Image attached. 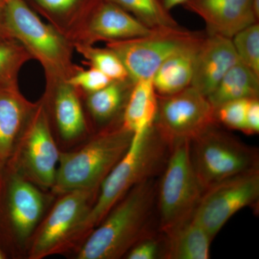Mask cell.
<instances>
[{
  "label": "cell",
  "mask_w": 259,
  "mask_h": 259,
  "mask_svg": "<svg viewBox=\"0 0 259 259\" xmlns=\"http://www.w3.org/2000/svg\"><path fill=\"white\" fill-rule=\"evenodd\" d=\"M169 149L153 125L144 134L134 135L125 156L102 182L95 202L74 228L65 248L88 237L133 187L155 176L166 161Z\"/></svg>",
  "instance_id": "6da1fadb"
},
{
  "label": "cell",
  "mask_w": 259,
  "mask_h": 259,
  "mask_svg": "<svg viewBox=\"0 0 259 259\" xmlns=\"http://www.w3.org/2000/svg\"><path fill=\"white\" fill-rule=\"evenodd\" d=\"M154 178L143 181L124 196L88 235L79 259H117L127 254L149 231L157 199Z\"/></svg>",
  "instance_id": "7a4b0ae2"
},
{
  "label": "cell",
  "mask_w": 259,
  "mask_h": 259,
  "mask_svg": "<svg viewBox=\"0 0 259 259\" xmlns=\"http://www.w3.org/2000/svg\"><path fill=\"white\" fill-rule=\"evenodd\" d=\"M3 1L8 34L40 63L45 73L46 90L67 82L83 69L74 62L73 42L42 21L24 0Z\"/></svg>",
  "instance_id": "3957f363"
},
{
  "label": "cell",
  "mask_w": 259,
  "mask_h": 259,
  "mask_svg": "<svg viewBox=\"0 0 259 259\" xmlns=\"http://www.w3.org/2000/svg\"><path fill=\"white\" fill-rule=\"evenodd\" d=\"M132 132L124 127L122 116L112 121L83 148L60 153L53 190L64 194L82 189H100L131 146Z\"/></svg>",
  "instance_id": "277c9868"
},
{
  "label": "cell",
  "mask_w": 259,
  "mask_h": 259,
  "mask_svg": "<svg viewBox=\"0 0 259 259\" xmlns=\"http://www.w3.org/2000/svg\"><path fill=\"white\" fill-rule=\"evenodd\" d=\"M190 143L180 141L170 147L158 186L156 201L163 233L191 219L204 192L191 160Z\"/></svg>",
  "instance_id": "5b68a950"
},
{
  "label": "cell",
  "mask_w": 259,
  "mask_h": 259,
  "mask_svg": "<svg viewBox=\"0 0 259 259\" xmlns=\"http://www.w3.org/2000/svg\"><path fill=\"white\" fill-rule=\"evenodd\" d=\"M192 165L204 192L219 182L258 168V152L212 125L190 143Z\"/></svg>",
  "instance_id": "8992f818"
},
{
  "label": "cell",
  "mask_w": 259,
  "mask_h": 259,
  "mask_svg": "<svg viewBox=\"0 0 259 259\" xmlns=\"http://www.w3.org/2000/svg\"><path fill=\"white\" fill-rule=\"evenodd\" d=\"M205 35L179 27L159 29L146 36L106 42L118 56L134 82L150 79L167 59Z\"/></svg>",
  "instance_id": "52a82bcc"
},
{
  "label": "cell",
  "mask_w": 259,
  "mask_h": 259,
  "mask_svg": "<svg viewBox=\"0 0 259 259\" xmlns=\"http://www.w3.org/2000/svg\"><path fill=\"white\" fill-rule=\"evenodd\" d=\"M158 99L153 127L169 147L178 141H192L217 124L215 109L192 86Z\"/></svg>",
  "instance_id": "ba28073f"
},
{
  "label": "cell",
  "mask_w": 259,
  "mask_h": 259,
  "mask_svg": "<svg viewBox=\"0 0 259 259\" xmlns=\"http://www.w3.org/2000/svg\"><path fill=\"white\" fill-rule=\"evenodd\" d=\"M15 153L19 170L27 180L42 188H52L60 152L53 137L49 110L42 97L29 118Z\"/></svg>",
  "instance_id": "9c48e42d"
},
{
  "label": "cell",
  "mask_w": 259,
  "mask_h": 259,
  "mask_svg": "<svg viewBox=\"0 0 259 259\" xmlns=\"http://www.w3.org/2000/svg\"><path fill=\"white\" fill-rule=\"evenodd\" d=\"M258 197L259 170L255 168L205 190L192 219L213 239L234 214L256 203Z\"/></svg>",
  "instance_id": "30bf717a"
},
{
  "label": "cell",
  "mask_w": 259,
  "mask_h": 259,
  "mask_svg": "<svg viewBox=\"0 0 259 259\" xmlns=\"http://www.w3.org/2000/svg\"><path fill=\"white\" fill-rule=\"evenodd\" d=\"M99 190L82 189L64 194L37 233L30 258L39 259L64 250L70 236L96 199Z\"/></svg>",
  "instance_id": "8fae6325"
},
{
  "label": "cell",
  "mask_w": 259,
  "mask_h": 259,
  "mask_svg": "<svg viewBox=\"0 0 259 259\" xmlns=\"http://www.w3.org/2000/svg\"><path fill=\"white\" fill-rule=\"evenodd\" d=\"M156 30L148 28L118 5L104 0L73 40L94 45L146 36Z\"/></svg>",
  "instance_id": "7c38bea8"
},
{
  "label": "cell",
  "mask_w": 259,
  "mask_h": 259,
  "mask_svg": "<svg viewBox=\"0 0 259 259\" xmlns=\"http://www.w3.org/2000/svg\"><path fill=\"white\" fill-rule=\"evenodd\" d=\"M184 6L204 20L208 35L232 39L258 22L253 0H188Z\"/></svg>",
  "instance_id": "4fadbf2b"
},
{
  "label": "cell",
  "mask_w": 259,
  "mask_h": 259,
  "mask_svg": "<svg viewBox=\"0 0 259 259\" xmlns=\"http://www.w3.org/2000/svg\"><path fill=\"white\" fill-rule=\"evenodd\" d=\"M238 61L232 39L206 33L196 55L191 86L208 97Z\"/></svg>",
  "instance_id": "5bb4252c"
},
{
  "label": "cell",
  "mask_w": 259,
  "mask_h": 259,
  "mask_svg": "<svg viewBox=\"0 0 259 259\" xmlns=\"http://www.w3.org/2000/svg\"><path fill=\"white\" fill-rule=\"evenodd\" d=\"M37 105L28 100L19 85H0V172L13 157L19 139Z\"/></svg>",
  "instance_id": "9a60e30c"
},
{
  "label": "cell",
  "mask_w": 259,
  "mask_h": 259,
  "mask_svg": "<svg viewBox=\"0 0 259 259\" xmlns=\"http://www.w3.org/2000/svg\"><path fill=\"white\" fill-rule=\"evenodd\" d=\"M39 16L73 42L104 0H24Z\"/></svg>",
  "instance_id": "2e32d148"
},
{
  "label": "cell",
  "mask_w": 259,
  "mask_h": 259,
  "mask_svg": "<svg viewBox=\"0 0 259 259\" xmlns=\"http://www.w3.org/2000/svg\"><path fill=\"white\" fill-rule=\"evenodd\" d=\"M44 199L40 192L20 175H15L10 184V218L16 234L25 240L32 234L44 211Z\"/></svg>",
  "instance_id": "e0dca14e"
},
{
  "label": "cell",
  "mask_w": 259,
  "mask_h": 259,
  "mask_svg": "<svg viewBox=\"0 0 259 259\" xmlns=\"http://www.w3.org/2000/svg\"><path fill=\"white\" fill-rule=\"evenodd\" d=\"M44 100L52 104L54 117L61 137L76 139L87 130V121L81 106L80 93L67 82L46 90Z\"/></svg>",
  "instance_id": "ac0fdd59"
},
{
  "label": "cell",
  "mask_w": 259,
  "mask_h": 259,
  "mask_svg": "<svg viewBox=\"0 0 259 259\" xmlns=\"http://www.w3.org/2000/svg\"><path fill=\"white\" fill-rule=\"evenodd\" d=\"M166 259H208L212 238L192 218L164 233Z\"/></svg>",
  "instance_id": "d6986e66"
},
{
  "label": "cell",
  "mask_w": 259,
  "mask_h": 259,
  "mask_svg": "<svg viewBox=\"0 0 259 259\" xmlns=\"http://www.w3.org/2000/svg\"><path fill=\"white\" fill-rule=\"evenodd\" d=\"M204 36L177 51L159 66L152 77L158 96L174 95L191 86L196 55Z\"/></svg>",
  "instance_id": "ffe728a7"
},
{
  "label": "cell",
  "mask_w": 259,
  "mask_h": 259,
  "mask_svg": "<svg viewBox=\"0 0 259 259\" xmlns=\"http://www.w3.org/2000/svg\"><path fill=\"white\" fill-rule=\"evenodd\" d=\"M158 102L152 78L136 81L122 112V125L134 135L144 134L154 123Z\"/></svg>",
  "instance_id": "44dd1931"
},
{
  "label": "cell",
  "mask_w": 259,
  "mask_h": 259,
  "mask_svg": "<svg viewBox=\"0 0 259 259\" xmlns=\"http://www.w3.org/2000/svg\"><path fill=\"white\" fill-rule=\"evenodd\" d=\"M258 95L259 76L239 60L228 70L207 99L215 109L228 102L258 98Z\"/></svg>",
  "instance_id": "7402d4cb"
},
{
  "label": "cell",
  "mask_w": 259,
  "mask_h": 259,
  "mask_svg": "<svg viewBox=\"0 0 259 259\" xmlns=\"http://www.w3.org/2000/svg\"><path fill=\"white\" fill-rule=\"evenodd\" d=\"M134 83L131 79L112 81L102 90L88 94L87 105L94 118L100 122L115 120L123 112Z\"/></svg>",
  "instance_id": "603a6c76"
},
{
  "label": "cell",
  "mask_w": 259,
  "mask_h": 259,
  "mask_svg": "<svg viewBox=\"0 0 259 259\" xmlns=\"http://www.w3.org/2000/svg\"><path fill=\"white\" fill-rule=\"evenodd\" d=\"M153 30L180 27L161 0H108Z\"/></svg>",
  "instance_id": "cb8c5ba5"
},
{
  "label": "cell",
  "mask_w": 259,
  "mask_h": 259,
  "mask_svg": "<svg viewBox=\"0 0 259 259\" xmlns=\"http://www.w3.org/2000/svg\"><path fill=\"white\" fill-rule=\"evenodd\" d=\"M73 44L74 51L86 59L90 66L98 69L112 81L131 79L122 61L111 49L107 47L100 49L81 42Z\"/></svg>",
  "instance_id": "d4e9b609"
},
{
  "label": "cell",
  "mask_w": 259,
  "mask_h": 259,
  "mask_svg": "<svg viewBox=\"0 0 259 259\" xmlns=\"http://www.w3.org/2000/svg\"><path fill=\"white\" fill-rule=\"evenodd\" d=\"M32 59L28 51L15 39L0 40V85L18 84L20 70Z\"/></svg>",
  "instance_id": "484cf974"
},
{
  "label": "cell",
  "mask_w": 259,
  "mask_h": 259,
  "mask_svg": "<svg viewBox=\"0 0 259 259\" xmlns=\"http://www.w3.org/2000/svg\"><path fill=\"white\" fill-rule=\"evenodd\" d=\"M239 60L259 76V25L252 24L232 38Z\"/></svg>",
  "instance_id": "4316f807"
},
{
  "label": "cell",
  "mask_w": 259,
  "mask_h": 259,
  "mask_svg": "<svg viewBox=\"0 0 259 259\" xmlns=\"http://www.w3.org/2000/svg\"><path fill=\"white\" fill-rule=\"evenodd\" d=\"M249 100L250 99L233 100L216 107L217 122H221L228 128L244 133Z\"/></svg>",
  "instance_id": "83f0119b"
},
{
  "label": "cell",
  "mask_w": 259,
  "mask_h": 259,
  "mask_svg": "<svg viewBox=\"0 0 259 259\" xmlns=\"http://www.w3.org/2000/svg\"><path fill=\"white\" fill-rule=\"evenodd\" d=\"M112 81V79L101 71L90 66V69L80 70L68 80L67 83L74 87L80 93L88 95L102 90Z\"/></svg>",
  "instance_id": "f1b7e54d"
},
{
  "label": "cell",
  "mask_w": 259,
  "mask_h": 259,
  "mask_svg": "<svg viewBox=\"0 0 259 259\" xmlns=\"http://www.w3.org/2000/svg\"><path fill=\"white\" fill-rule=\"evenodd\" d=\"M164 253V238L161 240L152 233L141 238L127 252L128 259H156L161 258Z\"/></svg>",
  "instance_id": "f546056e"
},
{
  "label": "cell",
  "mask_w": 259,
  "mask_h": 259,
  "mask_svg": "<svg viewBox=\"0 0 259 259\" xmlns=\"http://www.w3.org/2000/svg\"><path fill=\"white\" fill-rule=\"evenodd\" d=\"M259 132V100L258 98L250 99L246 114V122L244 134H258Z\"/></svg>",
  "instance_id": "4dcf8cb0"
},
{
  "label": "cell",
  "mask_w": 259,
  "mask_h": 259,
  "mask_svg": "<svg viewBox=\"0 0 259 259\" xmlns=\"http://www.w3.org/2000/svg\"><path fill=\"white\" fill-rule=\"evenodd\" d=\"M6 38H12L10 37L5 25L4 15V1L0 0V40Z\"/></svg>",
  "instance_id": "1f68e13d"
},
{
  "label": "cell",
  "mask_w": 259,
  "mask_h": 259,
  "mask_svg": "<svg viewBox=\"0 0 259 259\" xmlns=\"http://www.w3.org/2000/svg\"><path fill=\"white\" fill-rule=\"evenodd\" d=\"M163 4L166 7V9L171 10L172 8L179 5H184L188 0H161Z\"/></svg>",
  "instance_id": "d6a6232c"
},
{
  "label": "cell",
  "mask_w": 259,
  "mask_h": 259,
  "mask_svg": "<svg viewBox=\"0 0 259 259\" xmlns=\"http://www.w3.org/2000/svg\"><path fill=\"white\" fill-rule=\"evenodd\" d=\"M253 8L255 16L259 19V0H253Z\"/></svg>",
  "instance_id": "836d02e7"
},
{
  "label": "cell",
  "mask_w": 259,
  "mask_h": 259,
  "mask_svg": "<svg viewBox=\"0 0 259 259\" xmlns=\"http://www.w3.org/2000/svg\"><path fill=\"white\" fill-rule=\"evenodd\" d=\"M4 255H3V253H2L1 250H0V259L4 258Z\"/></svg>",
  "instance_id": "e575fe53"
}]
</instances>
